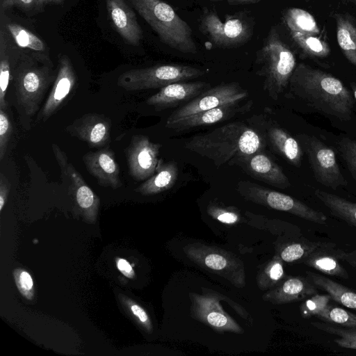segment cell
Returning <instances> with one entry per match:
<instances>
[{"mask_svg":"<svg viewBox=\"0 0 356 356\" xmlns=\"http://www.w3.org/2000/svg\"><path fill=\"white\" fill-rule=\"evenodd\" d=\"M238 193L245 200L275 210L290 213L305 220L325 224L327 216L300 200L288 195L273 191L250 181H241Z\"/></svg>","mask_w":356,"mask_h":356,"instance_id":"8","label":"cell"},{"mask_svg":"<svg viewBox=\"0 0 356 356\" xmlns=\"http://www.w3.org/2000/svg\"><path fill=\"white\" fill-rule=\"evenodd\" d=\"M255 63L258 66L257 74L264 79V90L277 99L289 85L296 60L275 28H271L257 51Z\"/></svg>","mask_w":356,"mask_h":356,"instance_id":"5","label":"cell"},{"mask_svg":"<svg viewBox=\"0 0 356 356\" xmlns=\"http://www.w3.org/2000/svg\"><path fill=\"white\" fill-rule=\"evenodd\" d=\"M338 149L350 172L356 179V140L342 138L338 142Z\"/></svg>","mask_w":356,"mask_h":356,"instance_id":"38","label":"cell"},{"mask_svg":"<svg viewBox=\"0 0 356 356\" xmlns=\"http://www.w3.org/2000/svg\"><path fill=\"white\" fill-rule=\"evenodd\" d=\"M293 41L307 56L325 58L330 53L329 44L321 35L289 33Z\"/></svg>","mask_w":356,"mask_h":356,"instance_id":"32","label":"cell"},{"mask_svg":"<svg viewBox=\"0 0 356 356\" xmlns=\"http://www.w3.org/2000/svg\"><path fill=\"white\" fill-rule=\"evenodd\" d=\"M15 277L21 293L27 298H31L33 282L30 274L26 271L17 270L15 273Z\"/></svg>","mask_w":356,"mask_h":356,"instance_id":"41","label":"cell"},{"mask_svg":"<svg viewBox=\"0 0 356 356\" xmlns=\"http://www.w3.org/2000/svg\"><path fill=\"white\" fill-rule=\"evenodd\" d=\"M183 250L198 266L222 276L236 287L245 285L243 263L232 252L201 243L188 244Z\"/></svg>","mask_w":356,"mask_h":356,"instance_id":"7","label":"cell"},{"mask_svg":"<svg viewBox=\"0 0 356 356\" xmlns=\"http://www.w3.org/2000/svg\"><path fill=\"white\" fill-rule=\"evenodd\" d=\"M297 140L306 152L316 180L322 185L337 189L347 185L334 152L314 136L298 134Z\"/></svg>","mask_w":356,"mask_h":356,"instance_id":"9","label":"cell"},{"mask_svg":"<svg viewBox=\"0 0 356 356\" xmlns=\"http://www.w3.org/2000/svg\"><path fill=\"white\" fill-rule=\"evenodd\" d=\"M116 264L119 270L126 277L132 278L134 276V271L130 264L124 259H118Z\"/></svg>","mask_w":356,"mask_h":356,"instance_id":"45","label":"cell"},{"mask_svg":"<svg viewBox=\"0 0 356 356\" xmlns=\"http://www.w3.org/2000/svg\"><path fill=\"white\" fill-rule=\"evenodd\" d=\"M161 147L160 144L152 142L147 136L131 137L124 152L129 172L134 179L145 181L155 173Z\"/></svg>","mask_w":356,"mask_h":356,"instance_id":"12","label":"cell"},{"mask_svg":"<svg viewBox=\"0 0 356 356\" xmlns=\"http://www.w3.org/2000/svg\"><path fill=\"white\" fill-rule=\"evenodd\" d=\"M210 1H214V2H216V1H220V0H210Z\"/></svg>","mask_w":356,"mask_h":356,"instance_id":"52","label":"cell"},{"mask_svg":"<svg viewBox=\"0 0 356 356\" xmlns=\"http://www.w3.org/2000/svg\"><path fill=\"white\" fill-rule=\"evenodd\" d=\"M56 76L48 56L22 53L19 57L13 70V77L17 102L26 115H33L38 111Z\"/></svg>","mask_w":356,"mask_h":356,"instance_id":"4","label":"cell"},{"mask_svg":"<svg viewBox=\"0 0 356 356\" xmlns=\"http://www.w3.org/2000/svg\"><path fill=\"white\" fill-rule=\"evenodd\" d=\"M345 252L346 251H343L342 253L341 261H346L349 265L356 269V259L347 257L345 254Z\"/></svg>","mask_w":356,"mask_h":356,"instance_id":"48","label":"cell"},{"mask_svg":"<svg viewBox=\"0 0 356 356\" xmlns=\"http://www.w3.org/2000/svg\"><path fill=\"white\" fill-rule=\"evenodd\" d=\"M337 40L347 60L356 66V24L350 17L336 13Z\"/></svg>","mask_w":356,"mask_h":356,"instance_id":"27","label":"cell"},{"mask_svg":"<svg viewBox=\"0 0 356 356\" xmlns=\"http://www.w3.org/2000/svg\"><path fill=\"white\" fill-rule=\"evenodd\" d=\"M231 5L248 4L260 1L261 0H226Z\"/></svg>","mask_w":356,"mask_h":356,"instance_id":"47","label":"cell"},{"mask_svg":"<svg viewBox=\"0 0 356 356\" xmlns=\"http://www.w3.org/2000/svg\"><path fill=\"white\" fill-rule=\"evenodd\" d=\"M330 300H332V297L330 294H318L317 293L301 304L300 314L305 318L316 317L329 305Z\"/></svg>","mask_w":356,"mask_h":356,"instance_id":"37","label":"cell"},{"mask_svg":"<svg viewBox=\"0 0 356 356\" xmlns=\"http://www.w3.org/2000/svg\"><path fill=\"white\" fill-rule=\"evenodd\" d=\"M191 313L197 320L209 325L218 331L242 333L243 330L219 304V300L213 295H197L191 293Z\"/></svg>","mask_w":356,"mask_h":356,"instance_id":"15","label":"cell"},{"mask_svg":"<svg viewBox=\"0 0 356 356\" xmlns=\"http://www.w3.org/2000/svg\"><path fill=\"white\" fill-rule=\"evenodd\" d=\"M248 96V92L236 82L218 85L202 92L196 97L173 111L168 118L165 125L195 113L229 103L241 102Z\"/></svg>","mask_w":356,"mask_h":356,"instance_id":"11","label":"cell"},{"mask_svg":"<svg viewBox=\"0 0 356 356\" xmlns=\"http://www.w3.org/2000/svg\"><path fill=\"white\" fill-rule=\"evenodd\" d=\"M178 167L175 161L159 159L155 173L140 184L136 191L142 195H154L170 189L176 183Z\"/></svg>","mask_w":356,"mask_h":356,"instance_id":"24","label":"cell"},{"mask_svg":"<svg viewBox=\"0 0 356 356\" xmlns=\"http://www.w3.org/2000/svg\"><path fill=\"white\" fill-rule=\"evenodd\" d=\"M65 0H36L35 8L40 10L48 4L62 5Z\"/></svg>","mask_w":356,"mask_h":356,"instance_id":"46","label":"cell"},{"mask_svg":"<svg viewBox=\"0 0 356 356\" xmlns=\"http://www.w3.org/2000/svg\"><path fill=\"white\" fill-rule=\"evenodd\" d=\"M204 72L189 65H159L133 69L121 74L117 84L128 91L161 88L169 84L201 76Z\"/></svg>","mask_w":356,"mask_h":356,"instance_id":"6","label":"cell"},{"mask_svg":"<svg viewBox=\"0 0 356 356\" xmlns=\"http://www.w3.org/2000/svg\"><path fill=\"white\" fill-rule=\"evenodd\" d=\"M207 210L209 215L223 223L234 224L239 220L237 213L216 204H209Z\"/></svg>","mask_w":356,"mask_h":356,"instance_id":"40","label":"cell"},{"mask_svg":"<svg viewBox=\"0 0 356 356\" xmlns=\"http://www.w3.org/2000/svg\"><path fill=\"white\" fill-rule=\"evenodd\" d=\"M234 163L241 164L242 168L251 177L269 185L282 189L291 186L282 168L270 158L259 152L239 159Z\"/></svg>","mask_w":356,"mask_h":356,"instance_id":"19","label":"cell"},{"mask_svg":"<svg viewBox=\"0 0 356 356\" xmlns=\"http://www.w3.org/2000/svg\"><path fill=\"white\" fill-rule=\"evenodd\" d=\"M318 293L316 286L304 277H290L262 296L264 301L274 305L298 302Z\"/></svg>","mask_w":356,"mask_h":356,"instance_id":"22","label":"cell"},{"mask_svg":"<svg viewBox=\"0 0 356 356\" xmlns=\"http://www.w3.org/2000/svg\"><path fill=\"white\" fill-rule=\"evenodd\" d=\"M76 83V76L72 63L65 54L58 56V67L51 89L42 107L37 121L44 122L61 108Z\"/></svg>","mask_w":356,"mask_h":356,"instance_id":"13","label":"cell"},{"mask_svg":"<svg viewBox=\"0 0 356 356\" xmlns=\"http://www.w3.org/2000/svg\"><path fill=\"white\" fill-rule=\"evenodd\" d=\"M112 24L120 35L131 45L138 46L143 39V31L136 15L124 0H106Z\"/></svg>","mask_w":356,"mask_h":356,"instance_id":"20","label":"cell"},{"mask_svg":"<svg viewBox=\"0 0 356 356\" xmlns=\"http://www.w3.org/2000/svg\"><path fill=\"white\" fill-rule=\"evenodd\" d=\"M351 88H352V90H353L354 97L356 99V84L354 83H351Z\"/></svg>","mask_w":356,"mask_h":356,"instance_id":"50","label":"cell"},{"mask_svg":"<svg viewBox=\"0 0 356 356\" xmlns=\"http://www.w3.org/2000/svg\"><path fill=\"white\" fill-rule=\"evenodd\" d=\"M283 18L289 33L321 35V29L317 22L305 10L290 8L284 13Z\"/></svg>","mask_w":356,"mask_h":356,"instance_id":"29","label":"cell"},{"mask_svg":"<svg viewBox=\"0 0 356 356\" xmlns=\"http://www.w3.org/2000/svg\"><path fill=\"white\" fill-rule=\"evenodd\" d=\"M207 86L208 84L202 81L173 83L160 88L146 100V103L156 111L173 108L192 100Z\"/></svg>","mask_w":356,"mask_h":356,"instance_id":"18","label":"cell"},{"mask_svg":"<svg viewBox=\"0 0 356 356\" xmlns=\"http://www.w3.org/2000/svg\"><path fill=\"white\" fill-rule=\"evenodd\" d=\"M311 324L319 330L338 337L334 341L339 347L356 350V328L346 327L323 321H312Z\"/></svg>","mask_w":356,"mask_h":356,"instance_id":"34","label":"cell"},{"mask_svg":"<svg viewBox=\"0 0 356 356\" xmlns=\"http://www.w3.org/2000/svg\"><path fill=\"white\" fill-rule=\"evenodd\" d=\"M12 131L13 126L6 110L0 108V161L6 154Z\"/></svg>","mask_w":356,"mask_h":356,"instance_id":"39","label":"cell"},{"mask_svg":"<svg viewBox=\"0 0 356 356\" xmlns=\"http://www.w3.org/2000/svg\"><path fill=\"white\" fill-rule=\"evenodd\" d=\"M282 261L280 255L276 254L259 272L257 283L261 290L270 289L277 286L284 279V271Z\"/></svg>","mask_w":356,"mask_h":356,"instance_id":"33","label":"cell"},{"mask_svg":"<svg viewBox=\"0 0 356 356\" xmlns=\"http://www.w3.org/2000/svg\"><path fill=\"white\" fill-rule=\"evenodd\" d=\"M36 0H0L1 13L11 8L17 7L24 10L35 8Z\"/></svg>","mask_w":356,"mask_h":356,"instance_id":"42","label":"cell"},{"mask_svg":"<svg viewBox=\"0 0 356 356\" xmlns=\"http://www.w3.org/2000/svg\"><path fill=\"white\" fill-rule=\"evenodd\" d=\"M156 33L162 42L185 54H195L193 31L168 3L162 0H127Z\"/></svg>","mask_w":356,"mask_h":356,"instance_id":"3","label":"cell"},{"mask_svg":"<svg viewBox=\"0 0 356 356\" xmlns=\"http://www.w3.org/2000/svg\"><path fill=\"white\" fill-rule=\"evenodd\" d=\"M263 145L262 138L257 131L244 123L234 122L193 136L184 147L220 167L259 152Z\"/></svg>","mask_w":356,"mask_h":356,"instance_id":"2","label":"cell"},{"mask_svg":"<svg viewBox=\"0 0 356 356\" xmlns=\"http://www.w3.org/2000/svg\"><path fill=\"white\" fill-rule=\"evenodd\" d=\"M10 182L7 177L1 172L0 174V211H1L8 198L10 191Z\"/></svg>","mask_w":356,"mask_h":356,"instance_id":"43","label":"cell"},{"mask_svg":"<svg viewBox=\"0 0 356 356\" xmlns=\"http://www.w3.org/2000/svg\"><path fill=\"white\" fill-rule=\"evenodd\" d=\"M52 150L60 168L62 178L69 184L78 206L83 210L95 209L98 198L81 175L69 162L66 153L55 143L52 144Z\"/></svg>","mask_w":356,"mask_h":356,"instance_id":"17","label":"cell"},{"mask_svg":"<svg viewBox=\"0 0 356 356\" xmlns=\"http://www.w3.org/2000/svg\"><path fill=\"white\" fill-rule=\"evenodd\" d=\"M335 247L320 248L301 262L327 275L348 279V271L340 263L343 250L335 249Z\"/></svg>","mask_w":356,"mask_h":356,"instance_id":"23","label":"cell"},{"mask_svg":"<svg viewBox=\"0 0 356 356\" xmlns=\"http://www.w3.org/2000/svg\"><path fill=\"white\" fill-rule=\"evenodd\" d=\"M240 103L241 102L229 103L215 108L195 113L167 124L165 127L176 131H182L197 127L216 124L228 120L238 113L248 111L252 105V102L244 105H241Z\"/></svg>","mask_w":356,"mask_h":356,"instance_id":"21","label":"cell"},{"mask_svg":"<svg viewBox=\"0 0 356 356\" xmlns=\"http://www.w3.org/2000/svg\"><path fill=\"white\" fill-rule=\"evenodd\" d=\"M6 35L1 29L0 31V108H8L6 93L10 80V63Z\"/></svg>","mask_w":356,"mask_h":356,"instance_id":"35","label":"cell"},{"mask_svg":"<svg viewBox=\"0 0 356 356\" xmlns=\"http://www.w3.org/2000/svg\"><path fill=\"white\" fill-rule=\"evenodd\" d=\"M343 2L352 3L356 5V0H342Z\"/></svg>","mask_w":356,"mask_h":356,"instance_id":"51","label":"cell"},{"mask_svg":"<svg viewBox=\"0 0 356 356\" xmlns=\"http://www.w3.org/2000/svg\"><path fill=\"white\" fill-rule=\"evenodd\" d=\"M345 254L348 257L356 259V250H355L350 252H345Z\"/></svg>","mask_w":356,"mask_h":356,"instance_id":"49","label":"cell"},{"mask_svg":"<svg viewBox=\"0 0 356 356\" xmlns=\"http://www.w3.org/2000/svg\"><path fill=\"white\" fill-rule=\"evenodd\" d=\"M330 246H336V244L331 242L312 241L301 238L284 244L278 254L283 261L287 263L301 262L316 250Z\"/></svg>","mask_w":356,"mask_h":356,"instance_id":"30","label":"cell"},{"mask_svg":"<svg viewBox=\"0 0 356 356\" xmlns=\"http://www.w3.org/2000/svg\"><path fill=\"white\" fill-rule=\"evenodd\" d=\"M314 194L334 216L356 227V203L319 189Z\"/></svg>","mask_w":356,"mask_h":356,"instance_id":"28","label":"cell"},{"mask_svg":"<svg viewBox=\"0 0 356 356\" xmlns=\"http://www.w3.org/2000/svg\"><path fill=\"white\" fill-rule=\"evenodd\" d=\"M307 275L308 279L317 288L330 294L332 300L356 310V292L318 273L307 271Z\"/></svg>","mask_w":356,"mask_h":356,"instance_id":"26","label":"cell"},{"mask_svg":"<svg viewBox=\"0 0 356 356\" xmlns=\"http://www.w3.org/2000/svg\"><path fill=\"white\" fill-rule=\"evenodd\" d=\"M6 29L19 47L27 49L36 55L48 56L46 54L47 52L46 44L29 29L13 22L8 23Z\"/></svg>","mask_w":356,"mask_h":356,"instance_id":"31","label":"cell"},{"mask_svg":"<svg viewBox=\"0 0 356 356\" xmlns=\"http://www.w3.org/2000/svg\"><path fill=\"white\" fill-rule=\"evenodd\" d=\"M200 30L216 46L222 48L236 47L245 43L252 35V28L242 17L229 16L222 21L213 11L204 13L200 22Z\"/></svg>","mask_w":356,"mask_h":356,"instance_id":"10","label":"cell"},{"mask_svg":"<svg viewBox=\"0 0 356 356\" xmlns=\"http://www.w3.org/2000/svg\"><path fill=\"white\" fill-rule=\"evenodd\" d=\"M87 171L96 179L97 184L113 189L120 188V168L114 152L108 146L83 156Z\"/></svg>","mask_w":356,"mask_h":356,"instance_id":"16","label":"cell"},{"mask_svg":"<svg viewBox=\"0 0 356 356\" xmlns=\"http://www.w3.org/2000/svg\"><path fill=\"white\" fill-rule=\"evenodd\" d=\"M316 317L323 322L356 328V314L341 307L328 305Z\"/></svg>","mask_w":356,"mask_h":356,"instance_id":"36","label":"cell"},{"mask_svg":"<svg viewBox=\"0 0 356 356\" xmlns=\"http://www.w3.org/2000/svg\"><path fill=\"white\" fill-rule=\"evenodd\" d=\"M291 92L316 111L339 118L350 120L354 99L337 78L305 63H299L290 78Z\"/></svg>","mask_w":356,"mask_h":356,"instance_id":"1","label":"cell"},{"mask_svg":"<svg viewBox=\"0 0 356 356\" xmlns=\"http://www.w3.org/2000/svg\"><path fill=\"white\" fill-rule=\"evenodd\" d=\"M111 122L102 114L86 113L66 129L73 137L85 142L92 148L107 147L111 141Z\"/></svg>","mask_w":356,"mask_h":356,"instance_id":"14","label":"cell"},{"mask_svg":"<svg viewBox=\"0 0 356 356\" xmlns=\"http://www.w3.org/2000/svg\"><path fill=\"white\" fill-rule=\"evenodd\" d=\"M133 314L145 326L147 330H151V322L146 312L139 305L134 304L131 305Z\"/></svg>","mask_w":356,"mask_h":356,"instance_id":"44","label":"cell"},{"mask_svg":"<svg viewBox=\"0 0 356 356\" xmlns=\"http://www.w3.org/2000/svg\"><path fill=\"white\" fill-rule=\"evenodd\" d=\"M270 142L280 155L296 167L301 165L303 150L298 140L278 127H272L268 131Z\"/></svg>","mask_w":356,"mask_h":356,"instance_id":"25","label":"cell"}]
</instances>
